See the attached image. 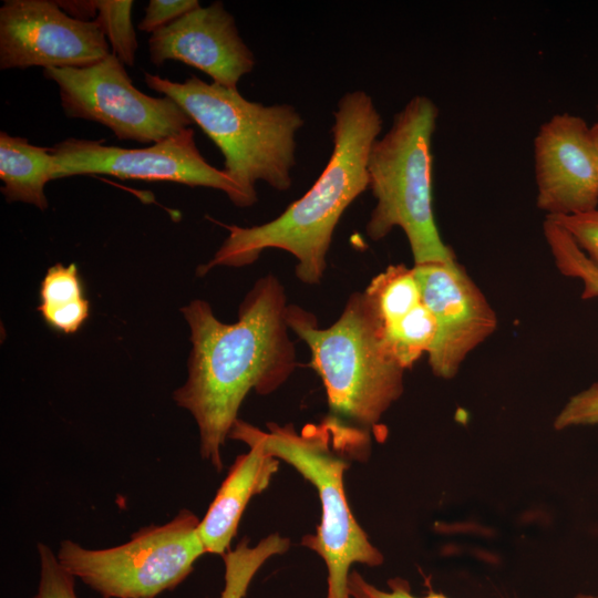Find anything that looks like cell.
<instances>
[{
	"label": "cell",
	"instance_id": "obj_1",
	"mask_svg": "<svg viewBox=\"0 0 598 598\" xmlns=\"http://www.w3.org/2000/svg\"><path fill=\"white\" fill-rule=\"evenodd\" d=\"M288 306L280 281L267 275L246 295L237 322H221L199 299L181 310L190 329L192 350L187 380L173 400L195 419L200 456L217 472L223 470L221 447L247 394L274 392L297 365Z\"/></svg>",
	"mask_w": 598,
	"mask_h": 598
},
{
	"label": "cell",
	"instance_id": "obj_2",
	"mask_svg": "<svg viewBox=\"0 0 598 598\" xmlns=\"http://www.w3.org/2000/svg\"><path fill=\"white\" fill-rule=\"evenodd\" d=\"M331 127L330 158L309 190L278 217L258 226L223 225L229 235L214 258L198 268L204 275L218 266L243 267L268 248L282 249L297 260L296 276L318 283L327 254L344 210L369 188L367 163L382 130V117L372 97L362 90L344 93L337 103Z\"/></svg>",
	"mask_w": 598,
	"mask_h": 598
},
{
	"label": "cell",
	"instance_id": "obj_3",
	"mask_svg": "<svg viewBox=\"0 0 598 598\" xmlns=\"http://www.w3.org/2000/svg\"><path fill=\"white\" fill-rule=\"evenodd\" d=\"M258 429L266 452L291 465L316 488L321 520L301 545L317 553L328 569L326 598H350L348 580L353 564L378 567L382 553L371 544L354 518L344 491V472L353 460L367 457L370 433L330 414L297 431L291 423H267Z\"/></svg>",
	"mask_w": 598,
	"mask_h": 598
},
{
	"label": "cell",
	"instance_id": "obj_4",
	"mask_svg": "<svg viewBox=\"0 0 598 598\" xmlns=\"http://www.w3.org/2000/svg\"><path fill=\"white\" fill-rule=\"evenodd\" d=\"M144 81L173 99L216 144L224 156L223 171L251 205L257 202L259 181L278 192L291 187L296 133L305 124L295 106L252 102L237 87L207 83L194 75L174 82L145 72Z\"/></svg>",
	"mask_w": 598,
	"mask_h": 598
},
{
	"label": "cell",
	"instance_id": "obj_5",
	"mask_svg": "<svg viewBox=\"0 0 598 598\" xmlns=\"http://www.w3.org/2000/svg\"><path fill=\"white\" fill-rule=\"evenodd\" d=\"M287 322L310 349L331 414L383 441L381 419L403 393L405 369L386 346L364 292L353 293L328 328L295 305L288 306Z\"/></svg>",
	"mask_w": 598,
	"mask_h": 598
},
{
	"label": "cell",
	"instance_id": "obj_6",
	"mask_svg": "<svg viewBox=\"0 0 598 598\" xmlns=\"http://www.w3.org/2000/svg\"><path fill=\"white\" fill-rule=\"evenodd\" d=\"M439 113L430 97L414 95L374 141L367 163L375 206L365 233L377 241L400 227L414 266L456 259L440 235L433 210L432 138Z\"/></svg>",
	"mask_w": 598,
	"mask_h": 598
},
{
	"label": "cell",
	"instance_id": "obj_7",
	"mask_svg": "<svg viewBox=\"0 0 598 598\" xmlns=\"http://www.w3.org/2000/svg\"><path fill=\"white\" fill-rule=\"evenodd\" d=\"M199 523L192 511L181 509L169 522L143 527L115 547L89 549L64 539L56 557L103 598H155L184 581L207 553Z\"/></svg>",
	"mask_w": 598,
	"mask_h": 598
},
{
	"label": "cell",
	"instance_id": "obj_8",
	"mask_svg": "<svg viewBox=\"0 0 598 598\" xmlns=\"http://www.w3.org/2000/svg\"><path fill=\"white\" fill-rule=\"evenodd\" d=\"M43 75L58 85L65 116L97 122L118 140L154 144L194 123L173 99L137 90L113 52L86 66L44 69Z\"/></svg>",
	"mask_w": 598,
	"mask_h": 598
},
{
	"label": "cell",
	"instance_id": "obj_9",
	"mask_svg": "<svg viewBox=\"0 0 598 598\" xmlns=\"http://www.w3.org/2000/svg\"><path fill=\"white\" fill-rule=\"evenodd\" d=\"M51 178L105 174L122 179L173 182L215 188L234 205L251 203L223 169L212 166L198 151L188 127L145 148L105 145L103 140L69 137L50 147Z\"/></svg>",
	"mask_w": 598,
	"mask_h": 598
},
{
	"label": "cell",
	"instance_id": "obj_10",
	"mask_svg": "<svg viewBox=\"0 0 598 598\" xmlns=\"http://www.w3.org/2000/svg\"><path fill=\"white\" fill-rule=\"evenodd\" d=\"M99 24L68 16L51 0H4L0 69L81 68L111 54Z\"/></svg>",
	"mask_w": 598,
	"mask_h": 598
},
{
	"label": "cell",
	"instance_id": "obj_11",
	"mask_svg": "<svg viewBox=\"0 0 598 598\" xmlns=\"http://www.w3.org/2000/svg\"><path fill=\"white\" fill-rule=\"evenodd\" d=\"M413 269L422 301L436 322L429 365L437 378L451 380L467 355L495 332L496 312L456 259Z\"/></svg>",
	"mask_w": 598,
	"mask_h": 598
},
{
	"label": "cell",
	"instance_id": "obj_12",
	"mask_svg": "<svg viewBox=\"0 0 598 598\" xmlns=\"http://www.w3.org/2000/svg\"><path fill=\"white\" fill-rule=\"evenodd\" d=\"M536 204L546 217L598 207V156L590 126L567 112L540 125L534 138Z\"/></svg>",
	"mask_w": 598,
	"mask_h": 598
},
{
	"label": "cell",
	"instance_id": "obj_13",
	"mask_svg": "<svg viewBox=\"0 0 598 598\" xmlns=\"http://www.w3.org/2000/svg\"><path fill=\"white\" fill-rule=\"evenodd\" d=\"M148 49L151 62L157 66L168 60L181 61L209 75L213 83L231 89L256 65L235 18L221 1L200 6L155 31Z\"/></svg>",
	"mask_w": 598,
	"mask_h": 598
},
{
	"label": "cell",
	"instance_id": "obj_14",
	"mask_svg": "<svg viewBox=\"0 0 598 598\" xmlns=\"http://www.w3.org/2000/svg\"><path fill=\"white\" fill-rule=\"evenodd\" d=\"M246 443L249 451L237 456L199 523V535L209 554L230 550L240 517L250 498L264 492L278 471L279 460L268 454L258 427L237 419L229 436Z\"/></svg>",
	"mask_w": 598,
	"mask_h": 598
},
{
	"label": "cell",
	"instance_id": "obj_15",
	"mask_svg": "<svg viewBox=\"0 0 598 598\" xmlns=\"http://www.w3.org/2000/svg\"><path fill=\"white\" fill-rule=\"evenodd\" d=\"M50 147L30 144L27 138L0 132L1 193L9 203L32 204L48 208L44 186L51 178Z\"/></svg>",
	"mask_w": 598,
	"mask_h": 598
},
{
	"label": "cell",
	"instance_id": "obj_16",
	"mask_svg": "<svg viewBox=\"0 0 598 598\" xmlns=\"http://www.w3.org/2000/svg\"><path fill=\"white\" fill-rule=\"evenodd\" d=\"M39 312L53 329L71 334L89 316V301L75 264L50 267L40 286Z\"/></svg>",
	"mask_w": 598,
	"mask_h": 598
},
{
	"label": "cell",
	"instance_id": "obj_17",
	"mask_svg": "<svg viewBox=\"0 0 598 598\" xmlns=\"http://www.w3.org/2000/svg\"><path fill=\"white\" fill-rule=\"evenodd\" d=\"M364 295L381 328L400 321L422 303L414 269L403 264L391 265L377 275Z\"/></svg>",
	"mask_w": 598,
	"mask_h": 598
},
{
	"label": "cell",
	"instance_id": "obj_18",
	"mask_svg": "<svg viewBox=\"0 0 598 598\" xmlns=\"http://www.w3.org/2000/svg\"><path fill=\"white\" fill-rule=\"evenodd\" d=\"M381 332L391 352L406 370L429 352L436 334V322L422 301L400 321L381 328Z\"/></svg>",
	"mask_w": 598,
	"mask_h": 598
},
{
	"label": "cell",
	"instance_id": "obj_19",
	"mask_svg": "<svg viewBox=\"0 0 598 598\" xmlns=\"http://www.w3.org/2000/svg\"><path fill=\"white\" fill-rule=\"evenodd\" d=\"M287 550V539L277 533L261 539L254 547L249 546L247 538L243 539L235 550H229L223 556L226 582L220 598H243L251 578L262 564Z\"/></svg>",
	"mask_w": 598,
	"mask_h": 598
},
{
	"label": "cell",
	"instance_id": "obj_20",
	"mask_svg": "<svg viewBox=\"0 0 598 598\" xmlns=\"http://www.w3.org/2000/svg\"><path fill=\"white\" fill-rule=\"evenodd\" d=\"M543 231L555 266L560 274L582 283V299L598 297V269L571 236L554 219L545 217Z\"/></svg>",
	"mask_w": 598,
	"mask_h": 598
},
{
	"label": "cell",
	"instance_id": "obj_21",
	"mask_svg": "<svg viewBox=\"0 0 598 598\" xmlns=\"http://www.w3.org/2000/svg\"><path fill=\"white\" fill-rule=\"evenodd\" d=\"M96 18L102 33L111 44L112 52L126 66H133L137 40L132 23V0H95Z\"/></svg>",
	"mask_w": 598,
	"mask_h": 598
},
{
	"label": "cell",
	"instance_id": "obj_22",
	"mask_svg": "<svg viewBox=\"0 0 598 598\" xmlns=\"http://www.w3.org/2000/svg\"><path fill=\"white\" fill-rule=\"evenodd\" d=\"M39 582L32 598H78L75 577L58 560L53 550L43 543H38Z\"/></svg>",
	"mask_w": 598,
	"mask_h": 598
},
{
	"label": "cell",
	"instance_id": "obj_23",
	"mask_svg": "<svg viewBox=\"0 0 598 598\" xmlns=\"http://www.w3.org/2000/svg\"><path fill=\"white\" fill-rule=\"evenodd\" d=\"M598 424V382L573 395L554 421L556 430Z\"/></svg>",
	"mask_w": 598,
	"mask_h": 598
},
{
	"label": "cell",
	"instance_id": "obj_24",
	"mask_svg": "<svg viewBox=\"0 0 598 598\" xmlns=\"http://www.w3.org/2000/svg\"><path fill=\"white\" fill-rule=\"evenodd\" d=\"M549 218L571 236L598 269V207L587 213Z\"/></svg>",
	"mask_w": 598,
	"mask_h": 598
},
{
	"label": "cell",
	"instance_id": "obj_25",
	"mask_svg": "<svg viewBox=\"0 0 598 598\" xmlns=\"http://www.w3.org/2000/svg\"><path fill=\"white\" fill-rule=\"evenodd\" d=\"M389 590H383L367 581L357 570H351L348 580L350 598H447L441 592L430 590L424 597L412 595L409 581L401 577L388 580Z\"/></svg>",
	"mask_w": 598,
	"mask_h": 598
},
{
	"label": "cell",
	"instance_id": "obj_26",
	"mask_svg": "<svg viewBox=\"0 0 598 598\" xmlns=\"http://www.w3.org/2000/svg\"><path fill=\"white\" fill-rule=\"evenodd\" d=\"M198 7L197 0H151L137 28L154 33Z\"/></svg>",
	"mask_w": 598,
	"mask_h": 598
},
{
	"label": "cell",
	"instance_id": "obj_27",
	"mask_svg": "<svg viewBox=\"0 0 598 598\" xmlns=\"http://www.w3.org/2000/svg\"><path fill=\"white\" fill-rule=\"evenodd\" d=\"M58 6L71 18L80 21H92L96 18L95 0H58Z\"/></svg>",
	"mask_w": 598,
	"mask_h": 598
},
{
	"label": "cell",
	"instance_id": "obj_28",
	"mask_svg": "<svg viewBox=\"0 0 598 598\" xmlns=\"http://www.w3.org/2000/svg\"><path fill=\"white\" fill-rule=\"evenodd\" d=\"M590 133H591V137L596 147L597 156H598V122H596L592 126H590Z\"/></svg>",
	"mask_w": 598,
	"mask_h": 598
},
{
	"label": "cell",
	"instance_id": "obj_29",
	"mask_svg": "<svg viewBox=\"0 0 598 598\" xmlns=\"http://www.w3.org/2000/svg\"><path fill=\"white\" fill-rule=\"evenodd\" d=\"M575 598H598V596L578 594Z\"/></svg>",
	"mask_w": 598,
	"mask_h": 598
},
{
	"label": "cell",
	"instance_id": "obj_30",
	"mask_svg": "<svg viewBox=\"0 0 598 598\" xmlns=\"http://www.w3.org/2000/svg\"><path fill=\"white\" fill-rule=\"evenodd\" d=\"M597 111H598V104H597Z\"/></svg>",
	"mask_w": 598,
	"mask_h": 598
}]
</instances>
